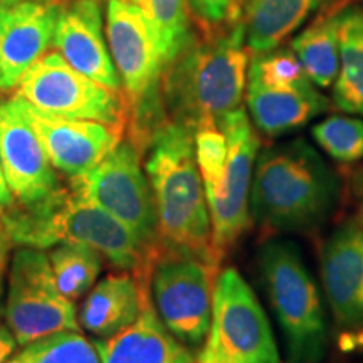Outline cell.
<instances>
[{
  "instance_id": "obj_1",
  "label": "cell",
  "mask_w": 363,
  "mask_h": 363,
  "mask_svg": "<svg viewBox=\"0 0 363 363\" xmlns=\"http://www.w3.org/2000/svg\"><path fill=\"white\" fill-rule=\"evenodd\" d=\"M246 27L238 24L192 34L184 49L165 67L162 98L167 118L197 130L219 125L238 110L246 94L249 52Z\"/></svg>"
},
{
  "instance_id": "obj_2",
  "label": "cell",
  "mask_w": 363,
  "mask_h": 363,
  "mask_svg": "<svg viewBox=\"0 0 363 363\" xmlns=\"http://www.w3.org/2000/svg\"><path fill=\"white\" fill-rule=\"evenodd\" d=\"M340 182L305 140L269 147L257 155L251 185V217L276 233H308L333 214Z\"/></svg>"
},
{
  "instance_id": "obj_3",
  "label": "cell",
  "mask_w": 363,
  "mask_h": 363,
  "mask_svg": "<svg viewBox=\"0 0 363 363\" xmlns=\"http://www.w3.org/2000/svg\"><path fill=\"white\" fill-rule=\"evenodd\" d=\"M2 233L11 244L51 249L61 242L96 249L118 271L133 272L148 284L150 249L135 233L106 211L84 201L66 185L38 206L9 207L2 212Z\"/></svg>"
},
{
  "instance_id": "obj_4",
  "label": "cell",
  "mask_w": 363,
  "mask_h": 363,
  "mask_svg": "<svg viewBox=\"0 0 363 363\" xmlns=\"http://www.w3.org/2000/svg\"><path fill=\"white\" fill-rule=\"evenodd\" d=\"M145 158L158 222V242L192 252L219 267L212 251V225L206 190L194 150V130L163 121Z\"/></svg>"
},
{
  "instance_id": "obj_5",
  "label": "cell",
  "mask_w": 363,
  "mask_h": 363,
  "mask_svg": "<svg viewBox=\"0 0 363 363\" xmlns=\"http://www.w3.org/2000/svg\"><path fill=\"white\" fill-rule=\"evenodd\" d=\"M106 39L128 106V138L143 155L153 133L169 120L162 98L165 61L152 27L131 0H108Z\"/></svg>"
},
{
  "instance_id": "obj_6",
  "label": "cell",
  "mask_w": 363,
  "mask_h": 363,
  "mask_svg": "<svg viewBox=\"0 0 363 363\" xmlns=\"http://www.w3.org/2000/svg\"><path fill=\"white\" fill-rule=\"evenodd\" d=\"M259 271L271 310L284 335L288 363H320L328 325L320 288L291 240L271 239L259 249Z\"/></svg>"
},
{
  "instance_id": "obj_7",
  "label": "cell",
  "mask_w": 363,
  "mask_h": 363,
  "mask_svg": "<svg viewBox=\"0 0 363 363\" xmlns=\"http://www.w3.org/2000/svg\"><path fill=\"white\" fill-rule=\"evenodd\" d=\"M219 267L192 252L158 242L148 266V288L158 318L190 350L202 347L211 326Z\"/></svg>"
},
{
  "instance_id": "obj_8",
  "label": "cell",
  "mask_w": 363,
  "mask_h": 363,
  "mask_svg": "<svg viewBox=\"0 0 363 363\" xmlns=\"http://www.w3.org/2000/svg\"><path fill=\"white\" fill-rule=\"evenodd\" d=\"M195 363H281L266 313L234 267L217 276L211 326Z\"/></svg>"
},
{
  "instance_id": "obj_9",
  "label": "cell",
  "mask_w": 363,
  "mask_h": 363,
  "mask_svg": "<svg viewBox=\"0 0 363 363\" xmlns=\"http://www.w3.org/2000/svg\"><path fill=\"white\" fill-rule=\"evenodd\" d=\"M4 315L19 348L61 331H79L76 305L59 291L44 249L13 251Z\"/></svg>"
},
{
  "instance_id": "obj_10",
  "label": "cell",
  "mask_w": 363,
  "mask_h": 363,
  "mask_svg": "<svg viewBox=\"0 0 363 363\" xmlns=\"http://www.w3.org/2000/svg\"><path fill=\"white\" fill-rule=\"evenodd\" d=\"M16 96L52 116L98 121L125 133L128 128L123 91L110 89L81 74L56 51L44 54L22 76Z\"/></svg>"
},
{
  "instance_id": "obj_11",
  "label": "cell",
  "mask_w": 363,
  "mask_h": 363,
  "mask_svg": "<svg viewBox=\"0 0 363 363\" xmlns=\"http://www.w3.org/2000/svg\"><path fill=\"white\" fill-rule=\"evenodd\" d=\"M84 201L111 214L145 246H158L155 202L148 177L142 167V153L126 136L88 174L67 182Z\"/></svg>"
},
{
  "instance_id": "obj_12",
  "label": "cell",
  "mask_w": 363,
  "mask_h": 363,
  "mask_svg": "<svg viewBox=\"0 0 363 363\" xmlns=\"http://www.w3.org/2000/svg\"><path fill=\"white\" fill-rule=\"evenodd\" d=\"M225 135L227 165L220 192L207 201L212 225V251L217 264L238 242L251 220V185L261 140L244 108L219 121Z\"/></svg>"
},
{
  "instance_id": "obj_13",
  "label": "cell",
  "mask_w": 363,
  "mask_h": 363,
  "mask_svg": "<svg viewBox=\"0 0 363 363\" xmlns=\"http://www.w3.org/2000/svg\"><path fill=\"white\" fill-rule=\"evenodd\" d=\"M0 162L13 207H34L66 187L16 96L0 101Z\"/></svg>"
},
{
  "instance_id": "obj_14",
  "label": "cell",
  "mask_w": 363,
  "mask_h": 363,
  "mask_svg": "<svg viewBox=\"0 0 363 363\" xmlns=\"http://www.w3.org/2000/svg\"><path fill=\"white\" fill-rule=\"evenodd\" d=\"M326 301L347 348L363 347V225L347 220L326 240L321 254Z\"/></svg>"
},
{
  "instance_id": "obj_15",
  "label": "cell",
  "mask_w": 363,
  "mask_h": 363,
  "mask_svg": "<svg viewBox=\"0 0 363 363\" xmlns=\"http://www.w3.org/2000/svg\"><path fill=\"white\" fill-rule=\"evenodd\" d=\"M17 101L52 167L69 180L93 170L125 138V131L115 126L52 116L35 110L21 98Z\"/></svg>"
},
{
  "instance_id": "obj_16",
  "label": "cell",
  "mask_w": 363,
  "mask_h": 363,
  "mask_svg": "<svg viewBox=\"0 0 363 363\" xmlns=\"http://www.w3.org/2000/svg\"><path fill=\"white\" fill-rule=\"evenodd\" d=\"M61 2L0 4V89H16L22 76L52 45Z\"/></svg>"
},
{
  "instance_id": "obj_17",
  "label": "cell",
  "mask_w": 363,
  "mask_h": 363,
  "mask_svg": "<svg viewBox=\"0 0 363 363\" xmlns=\"http://www.w3.org/2000/svg\"><path fill=\"white\" fill-rule=\"evenodd\" d=\"M52 45L54 51L81 74L106 88L121 91L120 76L108 48L103 0H67L61 4Z\"/></svg>"
},
{
  "instance_id": "obj_18",
  "label": "cell",
  "mask_w": 363,
  "mask_h": 363,
  "mask_svg": "<svg viewBox=\"0 0 363 363\" xmlns=\"http://www.w3.org/2000/svg\"><path fill=\"white\" fill-rule=\"evenodd\" d=\"M148 301V284L133 272L108 274L81 303L79 328L94 340H108L133 325Z\"/></svg>"
},
{
  "instance_id": "obj_19",
  "label": "cell",
  "mask_w": 363,
  "mask_h": 363,
  "mask_svg": "<svg viewBox=\"0 0 363 363\" xmlns=\"http://www.w3.org/2000/svg\"><path fill=\"white\" fill-rule=\"evenodd\" d=\"M93 343L101 363H195L192 350L162 323L152 299L133 325Z\"/></svg>"
},
{
  "instance_id": "obj_20",
  "label": "cell",
  "mask_w": 363,
  "mask_h": 363,
  "mask_svg": "<svg viewBox=\"0 0 363 363\" xmlns=\"http://www.w3.org/2000/svg\"><path fill=\"white\" fill-rule=\"evenodd\" d=\"M246 101L252 123L267 136L301 128L330 108L328 99L313 83L301 88L276 89L247 81Z\"/></svg>"
},
{
  "instance_id": "obj_21",
  "label": "cell",
  "mask_w": 363,
  "mask_h": 363,
  "mask_svg": "<svg viewBox=\"0 0 363 363\" xmlns=\"http://www.w3.org/2000/svg\"><path fill=\"white\" fill-rule=\"evenodd\" d=\"M326 0H247L242 22L252 54L278 49Z\"/></svg>"
},
{
  "instance_id": "obj_22",
  "label": "cell",
  "mask_w": 363,
  "mask_h": 363,
  "mask_svg": "<svg viewBox=\"0 0 363 363\" xmlns=\"http://www.w3.org/2000/svg\"><path fill=\"white\" fill-rule=\"evenodd\" d=\"M340 69L333 101L340 110L363 115V9L340 12Z\"/></svg>"
},
{
  "instance_id": "obj_23",
  "label": "cell",
  "mask_w": 363,
  "mask_h": 363,
  "mask_svg": "<svg viewBox=\"0 0 363 363\" xmlns=\"http://www.w3.org/2000/svg\"><path fill=\"white\" fill-rule=\"evenodd\" d=\"M340 12L342 11L321 16L291 43L293 52L301 61L308 78L316 88H330L338 76Z\"/></svg>"
},
{
  "instance_id": "obj_24",
  "label": "cell",
  "mask_w": 363,
  "mask_h": 363,
  "mask_svg": "<svg viewBox=\"0 0 363 363\" xmlns=\"http://www.w3.org/2000/svg\"><path fill=\"white\" fill-rule=\"evenodd\" d=\"M48 256L59 291L72 303L88 294L104 266L103 254L84 244H56Z\"/></svg>"
},
{
  "instance_id": "obj_25",
  "label": "cell",
  "mask_w": 363,
  "mask_h": 363,
  "mask_svg": "<svg viewBox=\"0 0 363 363\" xmlns=\"http://www.w3.org/2000/svg\"><path fill=\"white\" fill-rule=\"evenodd\" d=\"M142 11L155 34L165 67L192 35L189 0H131Z\"/></svg>"
},
{
  "instance_id": "obj_26",
  "label": "cell",
  "mask_w": 363,
  "mask_h": 363,
  "mask_svg": "<svg viewBox=\"0 0 363 363\" xmlns=\"http://www.w3.org/2000/svg\"><path fill=\"white\" fill-rule=\"evenodd\" d=\"M7 363H101L94 343L79 331H61L21 347Z\"/></svg>"
},
{
  "instance_id": "obj_27",
  "label": "cell",
  "mask_w": 363,
  "mask_h": 363,
  "mask_svg": "<svg viewBox=\"0 0 363 363\" xmlns=\"http://www.w3.org/2000/svg\"><path fill=\"white\" fill-rule=\"evenodd\" d=\"M311 135L326 155L342 163L363 160V121L330 116L311 128Z\"/></svg>"
},
{
  "instance_id": "obj_28",
  "label": "cell",
  "mask_w": 363,
  "mask_h": 363,
  "mask_svg": "<svg viewBox=\"0 0 363 363\" xmlns=\"http://www.w3.org/2000/svg\"><path fill=\"white\" fill-rule=\"evenodd\" d=\"M247 81L276 89L301 88L311 83L301 61L289 49L254 54L247 69Z\"/></svg>"
},
{
  "instance_id": "obj_29",
  "label": "cell",
  "mask_w": 363,
  "mask_h": 363,
  "mask_svg": "<svg viewBox=\"0 0 363 363\" xmlns=\"http://www.w3.org/2000/svg\"><path fill=\"white\" fill-rule=\"evenodd\" d=\"M194 150L206 199L220 192L227 165V142L219 125H202L194 131Z\"/></svg>"
},
{
  "instance_id": "obj_30",
  "label": "cell",
  "mask_w": 363,
  "mask_h": 363,
  "mask_svg": "<svg viewBox=\"0 0 363 363\" xmlns=\"http://www.w3.org/2000/svg\"><path fill=\"white\" fill-rule=\"evenodd\" d=\"M246 2L247 0H189V9L199 26L216 29L242 21Z\"/></svg>"
},
{
  "instance_id": "obj_31",
  "label": "cell",
  "mask_w": 363,
  "mask_h": 363,
  "mask_svg": "<svg viewBox=\"0 0 363 363\" xmlns=\"http://www.w3.org/2000/svg\"><path fill=\"white\" fill-rule=\"evenodd\" d=\"M17 348H19V345H17L12 331L9 330L7 325L0 323V363H7L11 360L16 355Z\"/></svg>"
},
{
  "instance_id": "obj_32",
  "label": "cell",
  "mask_w": 363,
  "mask_h": 363,
  "mask_svg": "<svg viewBox=\"0 0 363 363\" xmlns=\"http://www.w3.org/2000/svg\"><path fill=\"white\" fill-rule=\"evenodd\" d=\"M11 240L6 238V234L0 233V315H2V289H4V272L7 264V252L11 247Z\"/></svg>"
},
{
  "instance_id": "obj_33",
  "label": "cell",
  "mask_w": 363,
  "mask_h": 363,
  "mask_svg": "<svg viewBox=\"0 0 363 363\" xmlns=\"http://www.w3.org/2000/svg\"><path fill=\"white\" fill-rule=\"evenodd\" d=\"M13 206V199L11 190L7 187V182L4 179V172H2V162H0V207L6 211V208Z\"/></svg>"
},
{
  "instance_id": "obj_34",
  "label": "cell",
  "mask_w": 363,
  "mask_h": 363,
  "mask_svg": "<svg viewBox=\"0 0 363 363\" xmlns=\"http://www.w3.org/2000/svg\"><path fill=\"white\" fill-rule=\"evenodd\" d=\"M16 2H24V0H0V4H16Z\"/></svg>"
},
{
  "instance_id": "obj_35",
  "label": "cell",
  "mask_w": 363,
  "mask_h": 363,
  "mask_svg": "<svg viewBox=\"0 0 363 363\" xmlns=\"http://www.w3.org/2000/svg\"><path fill=\"white\" fill-rule=\"evenodd\" d=\"M2 212H4V208L0 207V220H2ZM0 233H2V224H0Z\"/></svg>"
},
{
  "instance_id": "obj_36",
  "label": "cell",
  "mask_w": 363,
  "mask_h": 363,
  "mask_svg": "<svg viewBox=\"0 0 363 363\" xmlns=\"http://www.w3.org/2000/svg\"><path fill=\"white\" fill-rule=\"evenodd\" d=\"M358 220H360L362 225H363V207H362V217H360V219H358Z\"/></svg>"
}]
</instances>
